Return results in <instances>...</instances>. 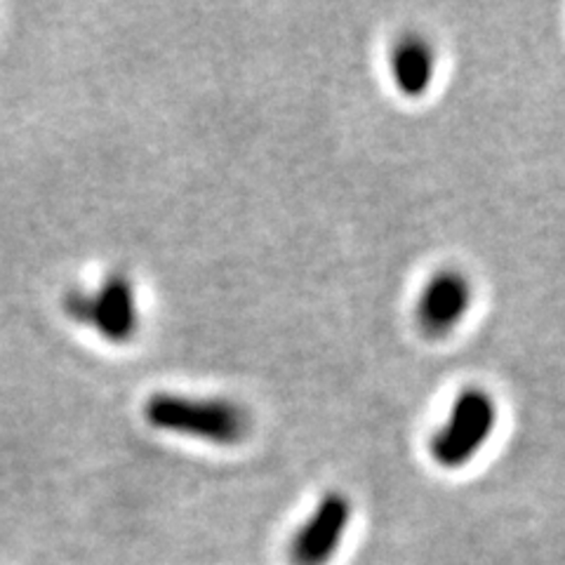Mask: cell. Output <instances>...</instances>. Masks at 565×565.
Here are the masks:
<instances>
[{
	"instance_id": "1",
	"label": "cell",
	"mask_w": 565,
	"mask_h": 565,
	"mask_svg": "<svg viewBox=\"0 0 565 565\" xmlns=\"http://www.w3.org/2000/svg\"><path fill=\"white\" fill-rule=\"evenodd\" d=\"M145 419L153 429L182 434L217 446H236L250 434V415L236 401L153 394L145 403Z\"/></svg>"
},
{
	"instance_id": "2",
	"label": "cell",
	"mask_w": 565,
	"mask_h": 565,
	"mask_svg": "<svg viewBox=\"0 0 565 565\" xmlns=\"http://www.w3.org/2000/svg\"><path fill=\"white\" fill-rule=\"evenodd\" d=\"M498 401L483 386H465L450 405L446 422L429 440V455L438 467L462 469L483 450L498 429Z\"/></svg>"
},
{
	"instance_id": "3",
	"label": "cell",
	"mask_w": 565,
	"mask_h": 565,
	"mask_svg": "<svg viewBox=\"0 0 565 565\" xmlns=\"http://www.w3.org/2000/svg\"><path fill=\"white\" fill-rule=\"evenodd\" d=\"M64 311L74 321L95 328L114 344L130 342L139 328L135 286L122 271L106 276L95 292L68 290L64 295Z\"/></svg>"
},
{
	"instance_id": "6",
	"label": "cell",
	"mask_w": 565,
	"mask_h": 565,
	"mask_svg": "<svg viewBox=\"0 0 565 565\" xmlns=\"http://www.w3.org/2000/svg\"><path fill=\"white\" fill-rule=\"evenodd\" d=\"M436 47L427 35L403 33L388 52V74L405 97H424L436 78Z\"/></svg>"
},
{
	"instance_id": "4",
	"label": "cell",
	"mask_w": 565,
	"mask_h": 565,
	"mask_svg": "<svg viewBox=\"0 0 565 565\" xmlns=\"http://www.w3.org/2000/svg\"><path fill=\"white\" fill-rule=\"evenodd\" d=\"M473 307V282L462 269H440L422 288L415 318L427 338H446L462 326Z\"/></svg>"
},
{
	"instance_id": "5",
	"label": "cell",
	"mask_w": 565,
	"mask_h": 565,
	"mask_svg": "<svg viewBox=\"0 0 565 565\" xmlns=\"http://www.w3.org/2000/svg\"><path fill=\"white\" fill-rule=\"evenodd\" d=\"M353 507L344 492L332 490L323 494L311 516L299 525L290 542V558L295 565H328L338 554L351 523Z\"/></svg>"
}]
</instances>
